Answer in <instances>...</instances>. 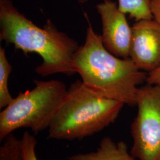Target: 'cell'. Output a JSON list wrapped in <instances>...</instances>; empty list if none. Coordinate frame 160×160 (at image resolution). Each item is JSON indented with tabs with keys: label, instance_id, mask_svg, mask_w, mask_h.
Wrapping results in <instances>:
<instances>
[{
	"label": "cell",
	"instance_id": "8",
	"mask_svg": "<svg viewBox=\"0 0 160 160\" xmlns=\"http://www.w3.org/2000/svg\"><path fill=\"white\" fill-rule=\"evenodd\" d=\"M68 160H137L123 141L115 142L109 137L103 138L98 147L88 153L72 155Z\"/></svg>",
	"mask_w": 160,
	"mask_h": 160
},
{
	"label": "cell",
	"instance_id": "2",
	"mask_svg": "<svg viewBox=\"0 0 160 160\" xmlns=\"http://www.w3.org/2000/svg\"><path fill=\"white\" fill-rule=\"evenodd\" d=\"M0 39L12 44L16 49L40 55L43 62L35 72L46 77L56 74H75L72 61L80 46L76 40L59 31L51 20L43 28L34 24L10 0H0Z\"/></svg>",
	"mask_w": 160,
	"mask_h": 160
},
{
	"label": "cell",
	"instance_id": "5",
	"mask_svg": "<svg viewBox=\"0 0 160 160\" xmlns=\"http://www.w3.org/2000/svg\"><path fill=\"white\" fill-rule=\"evenodd\" d=\"M138 113L131 125V153L137 160H160V86L139 88Z\"/></svg>",
	"mask_w": 160,
	"mask_h": 160
},
{
	"label": "cell",
	"instance_id": "7",
	"mask_svg": "<svg viewBox=\"0 0 160 160\" xmlns=\"http://www.w3.org/2000/svg\"><path fill=\"white\" fill-rule=\"evenodd\" d=\"M129 58L138 68L148 73L160 68V22L144 19L133 25Z\"/></svg>",
	"mask_w": 160,
	"mask_h": 160
},
{
	"label": "cell",
	"instance_id": "15",
	"mask_svg": "<svg viewBox=\"0 0 160 160\" xmlns=\"http://www.w3.org/2000/svg\"><path fill=\"white\" fill-rule=\"evenodd\" d=\"M77 1L81 4H84V3H86V2L87 1V0H77Z\"/></svg>",
	"mask_w": 160,
	"mask_h": 160
},
{
	"label": "cell",
	"instance_id": "11",
	"mask_svg": "<svg viewBox=\"0 0 160 160\" xmlns=\"http://www.w3.org/2000/svg\"><path fill=\"white\" fill-rule=\"evenodd\" d=\"M0 160H23L22 140L12 133L8 134L0 147Z\"/></svg>",
	"mask_w": 160,
	"mask_h": 160
},
{
	"label": "cell",
	"instance_id": "12",
	"mask_svg": "<svg viewBox=\"0 0 160 160\" xmlns=\"http://www.w3.org/2000/svg\"><path fill=\"white\" fill-rule=\"evenodd\" d=\"M23 160H38L36 154L37 141L29 132H25L22 137Z\"/></svg>",
	"mask_w": 160,
	"mask_h": 160
},
{
	"label": "cell",
	"instance_id": "13",
	"mask_svg": "<svg viewBox=\"0 0 160 160\" xmlns=\"http://www.w3.org/2000/svg\"><path fill=\"white\" fill-rule=\"evenodd\" d=\"M149 5L153 18L160 23V0H150Z\"/></svg>",
	"mask_w": 160,
	"mask_h": 160
},
{
	"label": "cell",
	"instance_id": "14",
	"mask_svg": "<svg viewBox=\"0 0 160 160\" xmlns=\"http://www.w3.org/2000/svg\"><path fill=\"white\" fill-rule=\"evenodd\" d=\"M146 82L151 85L160 86V67L148 74Z\"/></svg>",
	"mask_w": 160,
	"mask_h": 160
},
{
	"label": "cell",
	"instance_id": "1",
	"mask_svg": "<svg viewBox=\"0 0 160 160\" xmlns=\"http://www.w3.org/2000/svg\"><path fill=\"white\" fill-rule=\"evenodd\" d=\"M88 22L84 45L73 57L75 73L86 87L99 96L114 99L130 106H136L139 86L148 75L138 68L131 58L117 57L104 46Z\"/></svg>",
	"mask_w": 160,
	"mask_h": 160
},
{
	"label": "cell",
	"instance_id": "4",
	"mask_svg": "<svg viewBox=\"0 0 160 160\" xmlns=\"http://www.w3.org/2000/svg\"><path fill=\"white\" fill-rule=\"evenodd\" d=\"M34 88L20 92L0 113V141L18 129L38 133L48 129L68 89L59 80H34Z\"/></svg>",
	"mask_w": 160,
	"mask_h": 160
},
{
	"label": "cell",
	"instance_id": "3",
	"mask_svg": "<svg viewBox=\"0 0 160 160\" xmlns=\"http://www.w3.org/2000/svg\"><path fill=\"white\" fill-rule=\"evenodd\" d=\"M124 105L120 101L98 96L77 80L69 87L52 120L48 138L72 141L90 137L114 123Z\"/></svg>",
	"mask_w": 160,
	"mask_h": 160
},
{
	"label": "cell",
	"instance_id": "10",
	"mask_svg": "<svg viewBox=\"0 0 160 160\" xmlns=\"http://www.w3.org/2000/svg\"><path fill=\"white\" fill-rule=\"evenodd\" d=\"M12 66L6 57L5 49L0 48V109H3L12 102V98L8 90V78Z\"/></svg>",
	"mask_w": 160,
	"mask_h": 160
},
{
	"label": "cell",
	"instance_id": "16",
	"mask_svg": "<svg viewBox=\"0 0 160 160\" xmlns=\"http://www.w3.org/2000/svg\"><path fill=\"white\" fill-rule=\"evenodd\" d=\"M149 1H150V0H149Z\"/></svg>",
	"mask_w": 160,
	"mask_h": 160
},
{
	"label": "cell",
	"instance_id": "9",
	"mask_svg": "<svg viewBox=\"0 0 160 160\" xmlns=\"http://www.w3.org/2000/svg\"><path fill=\"white\" fill-rule=\"evenodd\" d=\"M120 10L136 22L154 18L150 8L149 0H118Z\"/></svg>",
	"mask_w": 160,
	"mask_h": 160
},
{
	"label": "cell",
	"instance_id": "6",
	"mask_svg": "<svg viewBox=\"0 0 160 160\" xmlns=\"http://www.w3.org/2000/svg\"><path fill=\"white\" fill-rule=\"evenodd\" d=\"M102 24L100 38L103 45L117 57L129 58L132 27L128 23L126 14L112 0H104L96 6Z\"/></svg>",
	"mask_w": 160,
	"mask_h": 160
}]
</instances>
